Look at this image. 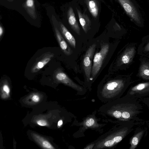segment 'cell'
Masks as SVG:
<instances>
[{"mask_svg":"<svg viewBox=\"0 0 149 149\" xmlns=\"http://www.w3.org/2000/svg\"><path fill=\"white\" fill-rule=\"evenodd\" d=\"M114 142L113 140H109L105 142L104 143V145L107 147L110 146L114 144Z\"/></svg>","mask_w":149,"mask_h":149,"instance_id":"cell-21","label":"cell"},{"mask_svg":"<svg viewBox=\"0 0 149 149\" xmlns=\"http://www.w3.org/2000/svg\"><path fill=\"white\" fill-rule=\"evenodd\" d=\"M139 74L142 78L149 80V63H143L141 65L139 71Z\"/></svg>","mask_w":149,"mask_h":149,"instance_id":"cell-13","label":"cell"},{"mask_svg":"<svg viewBox=\"0 0 149 149\" xmlns=\"http://www.w3.org/2000/svg\"><path fill=\"white\" fill-rule=\"evenodd\" d=\"M40 97L37 94H34L31 97V99L35 103L39 102L40 100Z\"/></svg>","mask_w":149,"mask_h":149,"instance_id":"cell-18","label":"cell"},{"mask_svg":"<svg viewBox=\"0 0 149 149\" xmlns=\"http://www.w3.org/2000/svg\"><path fill=\"white\" fill-rule=\"evenodd\" d=\"M123 85V81L121 79L114 80L110 81L105 86L104 89L109 91H113L119 89Z\"/></svg>","mask_w":149,"mask_h":149,"instance_id":"cell-12","label":"cell"},{"mask_svg":"<svg viewBox=\"0 0 149 149\" xmlns=\"http://www.w3.org/2000/svg\"><path fill=\"white\" fill-rule=\"evenodd\" d=\"M135 53V48L133 47L128 48L125 50L120 58L121 64H127L132 61Z\"/></svg>","mask_w":149,"mask_h":149,"instance_id":"cell-9","label":"cell"},{"mask_svg":"<svg viewBox=\"0 0 149 149\" xmlns=\"http://www.w3.org/2000/svg\"><path fill=\"white\" fill-rule=\"evenodd\" d=\"M145 50L146 52H149V42L145 46Z\"/></svg>","mask_w":149,"mask_h":149,"instance_id":"cell-27","label":"cell"},{"mask_svg":"<svg viewBox=\"0 0 149 149\" xmlns=\"http://www.w3.org/2000/svg\"><path fill=\"white\" fill-rule=\"evenodd\" d=\"M122 116L123 118L127 119L130 117V114L127 112L124 111L122 113Z\"/></svg>","mask_w":149,"mask_h":149,"instance_id":"cell-23","label":"cell"},{"mask_svg":"<svg viewBox=\"0 0 149 149\" xmlns=\"http://www.w3.org/2000/svg\"><path fill=\"white\" fill-rule=\"evenodd\" d=\"M3 33V29L1 25L0 26V38L1 39Z\"/></svg>","mask_w":149,"mask_h":149,"instance_id":"cell-26","label":"cell"},{"mask_svg":"<svg viewBox=\"0 0 149 149\" xmlns=\"http://www.w3.org/2000/svg\"><path fill=\"white\" fill-rule=\"evenodd\" d=\"M1 91L2 93L1 97L5 98L8 96L10 92V88L8 82L6 80L3 81L1 87Z\"/></svg>","mask_w":149,"mask_h":149,"instance_id":"cell-15","label":"cell"},{"mask_svg":"<svg viewBox=\"0 0 149 149\" xmlns=\"http://www.w3.org/2000/svg\"><path fill=\"white\" fill-rule=\"evenodd\" d=\"M125 12L130 17L137 23H141L139 13L130 0H118Z\"/></svg>","mask_w":149,"mask_h":149,"instance_id":"cell-3","label":"cell"},{"mask_svg":"<svg viewBox=\"0 0 149 149\" xmlns=\"http://www.w3.org/2000/svg\"><path fill=\"white\" fill-rule=\"evenodd\" d=\"M32 136L34 140L42 148L45 149H55L48 141L40 136L33 133Z\"/></svg>","mask_w":149,"mask_h":149,"instance_id":"cell-11","label":"cell"},{"mask_svg":"<svg viewBox=\"0 0 149 149\" xmlns=\"http://www.w3.org/2000/svg\"><path fill=\"white\" fill-rule=\"evenodd\" d=\"M109 47V44L105 43L102 46L100 51L95 54L93 59L90 80H92L95 78L99 72L103 61L108 52Z\"/></svg>","mask_w":149,"mask_h":149,"instance_id":"cell-1","label":"cell"},{"mask_svg":"<svg viewBox=\"0 0 149 149\" xmlns=\"http://www.w3.org/2000/svg\"><path fill=\"white\" fill-rule=\"evenodd\" d=\"M54 54L50 52H46L36 59L31 69L33 73L38 72L47 64L54 57Z\"/></svg>","mask_w":149,"mask_h":149,"instance_id":"cell-4","label":"cell"},{"mask_svg":"<svg viewBox=\"0 0 149 149\" xmlns=\"http://www.w3.org/2000/svg\"><path fill=\"white\" fill-rule=\"evenodd\" d=\"M96 47V44L93 43L89 47L83 60V67L87 81L90 80L91 77L92 62Z\"/></svg>","mask_w":149,"mask_h":149,"instance_id":"cell-2","label":"cell"},{"mask_svg":"<svg viewBox=\"0 0 149 149\" xmlns=\"http://www.w3.org/2000/svg\"><path fill=\"white\" fill-rule=\"evenodd\" d=\"M54 30L56 39L62 50L66 55H71L72 51L58 28L55 27L54 28Z\"/></svg>","mask_w":149,"mask_h":149,"instance_id":"cell-6","label":"cell"},{"mask_svg":"<svg viewBox=\"0 0 149 149\" xmlns=\"http://www.w3.org/2000/svg\"><path fill=\"white\" fill-rule=\"evenodd\" d=\"M87 5L92 15L94 17H97L98 13V8L96 1L89 0L87 2Z\"/></svg>","mask_w":149,"mask_h":149,"instance_id":"cell-14","label":"cell"},{"mask_svg":"<svg viewBox=\"0 0 149 149\" xmlns=\"http://www.w3.org/2000/svg\"><path fill=\"white\" fill-rule=\"evenodd\" d=\"M113 114L114 116L118 118L121 116L122 113L120 111H116L113 112Z\"/></svg>","mask_w":149,"mask_h":149,"instance_id":"cell-22","label":"cell"},{"mask_svg":"<svg viewBox=\"0 0 149 149\" xmlns=\"http://www.w3.org/2000/svg\"><path fill=\"white\" fill-rule=\"evenodd\" d=\"M149 86V82L139 84L133 88L134 90L141 91Z\"/></svg>","mask_w":149,"mask_h":149,"instance_id":"cell-16","label":"cell"},{"mask_svg":"<svg viewBox=\"0 0 149 149\" xmlns=\"http://www.w3.org/2000/svg\"><path fill=\"white\" fill-rule=\"evenodd\" d=\"M68 23L73 30L78 35L80 34V29L72 8L70 7L68 12Z\"/></svg>","mask_w":149,"mask_h":149,"instance_id":"cell-7","label":"cell"},{"mask_svg":"<svg viewBox=\"0 0 149 149\" xmlns=\"http://www.w3.org/2000/svg\"><path fill=\"white\" fill-rule=\"evenodd\" d=\"M63 123V121L62 120H59L58 123V127H60Z\"/></svg>","mask_w":149,"mask_h":149,"instance_id":"cell-28","label":"cell"},{"mask_svg":"<svg viewBox=\"0 0 149 149\" xmlns=\"http://www.w3.org/2000/svg\"><path fill=\"white\" fill-rule=\"evenodd\" d=\"M122 137L120 136L115 137L113 139V140L115 142L118 143L120 142L122 139Z\"/></svg>","mask_w":149,"mask_h":149,"instance_id":"cell-24","label":"cell"},{"mask_svg":"<svg viewBox=\"0 0 149 149\" xmlns=\"http://www.w3.org/2000/svg\"><path fill=\"white\" fill-rule=\"evenodd\" d=\"M54 77L58 82L73 87H77V85L61 69H58L56 70L54 73Z\"/></svg>","mask_w":149,"mask_h":149,"instance_id":"cell-5","label":"cell"},{"mask_svg":"<svg viewBox=\"0 0 149 149\" xmlns=\"http://www.w3.org/2000/svg\"><path fill=\"white\" fill-rule=\"evenodd\" d=\"M95 121L92 118H91L88 119L86 121V126L90 127L93 125Z\"/></svg>","mask_w":149,"mask_h":149,"instance_id":"cell-20","label":"cell"},{"mask_svg":"<svg viewBox=\"0 0 149 149\" xmlns=\"http://www.w3.org/2000/svg\"><path fill=\"white\" fill-rule=\"evenodd\" d=\"M76 9L80 23L84 32L86 33L91 29L90 20L86 15L81 13L77 8Z\"/></svg>","mask_w":149,"mask_h":149,"instance_id":"cell-8","label":"cell"},{"mask_svg":"<svg viewBox=\"0 0 149 149\" xmlns=\"http://www.w3.org/2000/svg\"><path fill=\"white\" fill-rule=\"evenodd\" d=\"M59 26L60 30L63 37L69 44L72 47L75 48L76 42L74 36L63 24L60 23Z\"/></svg>","mask_w":149,"mask_h":149,"instance_id":"cell-10","label":"cell"},{"mask_svg":"<svg viewBox=\"0 0 149 149\" xmlns=\"http://www.w3.org/2000/svg\"><path fill=\"white\" fill-rule=\"evenodd\" d=\"M26 5L27 7L29 8L33 7L34 5L33 0H26Z\"/></svg>","mask_w":149,"mask_h":149,"instance_id":"cell-19","label":"cell"},{"mask_svg":"<svg viewBox=\"0 0 149 149\" xmlns=\"http://www.w3.org/2000/svg\"><path fill=\"white\" fill-rule=\"evenodd\" d=\"M138 143V138L136 137H134L132 139V144L134 145H137Z\"/></svg>","mask_w":149,"mask_h":149,"instance_id":"cell-25","label":"cell"},{"mask_svg":"<svg viewBox=\"0 0 149 149\" xmlns=\"http://www.w3.org/2000/svg\"><path fill=\"white\" fill-rule=\"evenodd\" d=\"M36 122L38 125L40 126H45L49 125L48 122L46 120L43 119L38 120Z\"/></svg>","mask_w":149,"mask_h":149,"instance_id":"cell-17","label":"cell"}]
</instances>
